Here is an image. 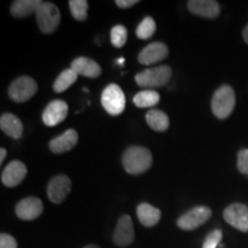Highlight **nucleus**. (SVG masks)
Masks as SVG:
<instances>
[{"label": "nucleus", "mask_w": 248, "mask_h": 248, "mask_svg": "<svg viewBox=\"0 0 248 248\" xmlns=\"http://www.w3.org/2000/svg\"><path fill=\"white\" fill-rule=\"evenodd\" d=\"M0 128L2 132L13 139H20L23 135V124L14 114H2L0 117Z\"/></svg>", "instance_id": "nucleus-18"}, {"label": "nucleus", "mask_w": 248, "mask_h": 248, "mask_svg": "<svg viewBox=\"0 0 248 248\" xmlns=\"http://www.w3.org/2000/svg\"><path fill=\"white\" fill-rule=\"evenodd\" d=\"M0 248H17V243L11 234L1 233L0 234Z\"/></svg>", "instance_id": "nucleus-29"}, {"label": "nucleus", "mask_w": 248, "mask_h": 248, "mask_svg": "<svg viewBox=\"0 0 248 248\" xmlns=\"http://www.w3.org/2000/svg\"><path fill=\"white\" fill-rule=\"evenodd\" d=\"M235 106V94L229 85H222L214 93L212 99V110L217 119H228Z\"/></svg>", "instance_id": "nucleus-2"}, {"label": "nucleus", "mask_w": 248, "mask_h": 248, "mask_svg": "<svg viewBox=\"0 0 248 248\" xmlns=\"http://www.w3.org/2000/svg\"><path fill=\"white\" fill-rule=\"evenodd\" d=\"M135 240V229L132 219L129 215L121 216L117 221L115 231H114L113 241L119 247H126Z\"/></svg>", "instance_id": "nucleus-12"}, {"label": "nucleus", "mask_w": 248, "mask_h": 248, "mask_svg": "<svg viewBox=\"0 0 248 248\" xmlns=\"http://www.w3.org/2000/svg\"><path fill=\"white\" fill-rule=\"evenodd\" d=\"M83 248H100L98 246V245H93V244H90V245H86L85 247H83Z\"/></svg>", "instance_id": "nucleus-33"}, {"label": "nucleus", "mask_w": 248, "mask_h": 248, "mask_svg": "<svg viewBox=\"0 0 248 248\" xmlns=\"http://www.w3.org/2000/svg\"><path fill=\"white\" fill-rule=\"evenodd\" d=\"M237 167L238 170L244 175L248 176V150H240L237 156Z\"/></svg>", "instance_id": "nucleus-28"}, {"label": "nucleus", "mask_w": 248, "mask_h": 248, "mask_svg": "<svg viewBox=\"0 0 248 248\" xmlns=\"http://www.w3.org/2000/svg\"><path fill=\"white\" fill-rule=\"evenodd\" d=\"M160 94L154 90H144L133 97V104L139 108L153 107L159 104Z\"/></svg>", "instance_id": "nucleus-22"}, {"label": "nucleus", "mask_w": 248, "mask_h": 248, "mask_svg": "<svg viewBox=\"0 0 248 248\" xmlns=\"http://www.w3.org/2000/svg\"><path fill=\"white\" fill-rule=\"evenodd\" d=\"M78 142V133L76 130L69 129L66 132L62 133L59 137H55L49 141L48 147L51 152L55 154H62L66 152L73 150Z\"/></svg>", "instance_id": "nucleus-16"}, {"label": "nucleus", "mask_w": 248, "mask_h": 248, "mask_svg": "<svg viewBox=\"0 0 248 248\" xmlns=\"http://www.w3.org/2000/svg\"><path fill=\"white\" fill-rule=\"evenodd\" d=\"M223 217L234 229L241 232L248 231V207L243 203H232L223 212Z\"/></svg>", "instance_id": "nucleus-8"}, {"label": "nucleus", "mask_w": 248, "mask_h": 248, "mask_svg": "<svg viewBox=\"0 0 248 248\" xmlns=\"http://www.w3.org/2000/svg\"><path fill=\"white\" fill-rule=\"evenodd\" d=\"M27 176L26 164L18 160L9 162L1 172V183L6 187H15L23 182Z\"/></svg>", "instance_id": "nucleus-13"}, {"label": "nucleus", "mask_w": 248, "mask_h": 248, "mask_svg": "<svg viewBox=\"0 0 248 248\" xmlns=\"http://www.w3.org/2000/svg\"><path fill=\"white\" fill-rule=\"evenodd\" d=\"M69 8L73 17L77 21H85L88 18L89 4L86 0H70Z\"/></svg>", "instance_id": "nucleus-25"}, {"label": "nucleus", "mask_w": 248, "mask_h": 248, "mask_svg": "<svg viewBox=\"0 0 248 248\" xmlns=\"http://www.w3.org/2000/svg\"><path fill=\"white\" fill-rule=\"evenodd\" d=\"M146 122L154 131L163 132L169 126V117L160 109H151L146 114Z\"/></svg>", "instance_id": "nucleus-21"}, {"label": "nucleus", "mask_w": 248, "mask_h": 248, "mask_svg": "<svg viewBox=\"0 0 248 248\" xmlns=\"http://www.w3.org/2000/svg\"><path fill=\"white\" fill-rule=\"evenodd\" d=\"M187 8L192 14L206 18H215L221 13L219 4L214 0H191Z\"/></svg>", "instance_id": "nucleus-15"}, {"label": "nucleus", "mask_w": 248, "mask_h": 248, "mask_svg": "<svg viewBox=\"0 0 248 248\" xmlns=\"http://www.w3.org/2000/svg\"><path fill=\"white\" fill-rule=\"evenodd\" d=\"M125 95L116 84H109L101 94V105L109 115L117 116L125 109Z\"/></svg>", "instance_id": "nucleus-5"}, {"label": "nucleus", "mask_w": 248, "mask_h": 248, "mask_svg": "<svg viewBox=\"0 0 248 248\" xmlns=\"http://www.w3.org/2000/svg\"><path fill=\"white\" fill-rule=\"evenodd\" d=\"M155 30H156V24H155L154 18L151 16H146L139 23L137 30H136V35H137L139 39L146 40L150 39L154 35Z\"/></svg>", "instance_id": "nucleus-24"}, {"label": "nucleus", "mask_w": 248, "mask_h": 248, "mask_svg": "<svg viewBox=\"0 0 248 248\" xmlns=\"http://www.w3.org/2000/svg\"><path fill=\"white\" fill-rule=\"evenodd\" d=\"M68 115V105L63 100H53L43 111V122L47 126H55L64 121Z\"/></svg>", "instance_id": "nucleus-14"}, {"label": "nucleus", "mask_w": 248, "mask_h": 248, "mask_svg": "<svg viewBox=\"0 0 248 248\" xmlns=\"http://www.w3.org/2000/svg\"><path fill=\"white\" fill-rule=\"evenodd\" d=\"M77 77H78V75H77V74L73 69H71V68L63 70L60 75L58 76V78L55 79V82L53 84L54 92L61 93V92L66 91V90L69 89L70 86L76 82Z\"/></svg>", "instance_id": "nucleus-23"}, {"label": "nucleus", "mask_w": 248, "mask_h": 248, "mask_svg": "<svg viewBox=\"0 0 248 248\" xmlns=\"http://www.w3.org/2000/svg\"><path fill=\"white\" fill-rule=\"evenodd\" d=\"M126 39H128V30L122 24H117V26L113 27L110 31L111 44L117 48H121L125 45Z\"/></svg>", "instance_id": "nucleus-26"}, {"label": "nucleus", "mask_w": 248, "mask_h": 248, "mask_svg": "<svg viewBox=\"0 0 248 248\" xmlns=\"http://www.w3.org/2000/svg\"><path fill=\"white\" fill-rule=\"evenodd\" d=\"M6 155H7V152H6L5 148H1V150H0V163L4 162Z\"/></svg>", "instance_id": "nucleus-31"}, {"label": "nucleus", "mask_w": 248, "mask_h": 248, "mask_svg": "<svg viewBox=\"0 0 248 248\" xmlns=\"http://www.w3.org/2000/svg\"><path fill=\"white\" fill-rule=\"evenodd\" d=\"M137 216L139 222L146 228L156 225L161 218V212L150 203L142 202L137 207Z\"/></svg>", "instance_id": "nucleus-19"}, {"label": "nucleus", "mask_w": 248, "mask_h": 248, "mask_svg": "<svg viewBox=\"0 0 248 248\" xmlns=\"http://www.w3.org/2000/svg\"><path fill=\"white\" fill-rule=\"evenodd\" d=\"M71 181L66 175H58L49 181L47 185V197L53 203L63 202L70 193Z\"/></svg>", "instance_id": "nucleus-9"}, {"label": "nucleus", "mask_w": 248, "mask_h": 248, "mask_svg": "<svg viewBox=\"0 0 248 248\" xmlns=\"http://www.w3.org/2000/svg\"><path fill=\"white\" fill-rule=\"evenodd\" d=\"M223 233L221 230L216 229V230H213L207 234V237L204 238L202 248H217L221 245Z\"/></svg>", "instance_id": "nucleus-27"}, {"label": "nucleus", "mask_w": 248, "mask_h": 248, "mask_svg": "<svg viewBox=\"0 0 248 248\" xmlns=\"http://www.w3.org/2000/svg\"><path fill=\"white\" fill-rule=\"evenodd\" d=\"M36 18L39 30L43 33L49 35L58 29L59 24H60L61 14L57 5H54L53 2L43 1L36 13Z\"/></svg>", "instance_id": "nucleus-3"}, {"label": "nucleus", "mask_w": 248, "mask_h": 248, "mask_svg": "<svg viewBox=\"0 0 248 248\" xmlns=\"http://www.w3.org/2000/svg\"><path fill=\"white\" fill-rule=\"evenodd\" d=\"M169 49L168 46L161 42H155L148 44L144 47L138 55L139 63L144 66H151V64L157 63L168 57Z\"/></svg>", "instance_id": "nucleus-11"}, {"label": "nucleus", "mask_w": 248, "mask_h": 248, "mask_svg": "<svg viewBox=\"0 0 248 248\" xmlns=\"http://www.w3.org/2000/svg\"><path fill=\"white\" fill-rule=\"evenodd\" d=\"M44 206L42 200L36 197H28L26 199L18 201L15 207V213L18 218L23 221H33L42 215Z\"/></svg>", "instance_id": "nucleus-10"}, {"label": "nucleus", "mask_w": 248, "mask_h": 248, "mask_svg": "<svg viewBox=\"0 0 248 248\" xmlns=\"http://www.w3.org/2000/svg\"><path fill=\"white\" fill-rule=\"evenodd\" d=\"M243 38H244L245 42H246L248 44V24L246 27H245V29L243 31Z\"/></svg>", "instance_id": "nucleus-32"}, {"label": "nucleus", "mask_w": 248, "mask_h": 248, "mask_svg": "<svg viewBox=\"0 0 248 248\" xmlns=\"http://www.w3.org/2000/svg\"><path fill=\"white\" fill-rule=\"evenodd\" d=\"M138 0H116L115 4L117 5V7L120 8H130L132 6L137 5L138 4Z\"/></svg>", "instance_id": "nucleus-30"}, {"label": "nucleus", "mask_w": 248, "mask_h": 248, "mask_svg": "<svg viewBox=\"0 0 248 248\" xmlns=\"http://www.w3.org/2000/svg\"><path fill=\"white\" fill-rule=\"evenodd\" d=\"M153 163L150 150L142 146H131L123 153V168L130 175H140L146 172Z\"/></svg>", "instance_id": "nucleus-1"}, {"label": "nucleus", "mask_w": 248, "mask_h": 248, "mask_svg": "<svg viewBox=\"0 0 248 248\" xmlns=\"http://www.w3.org/2000/svg\"><path fill=\"white\" fill-rule=\"evenodd\" d=\"M42 2L40 0H16L11 6V14L17 18L28 17L37 13Z\"/></svg>", "instance_id": "nucleus-20"}, {"label": "nucleus", "mask_w": 248, "mask_h": 248, "mask_svg": "<svg viewBox=\"0 0 248 248\" xmlns=\"http://www.w3.org/2000/svg\"><path fill=\"white\" fill-rule=\"evenodd\" d=\"M212 217V210L209 207L198 206L183 214L177 219L178 228L185 231H192L204 224Z\"/></svg>", "instance_id": "nucleus-7"}, {"label": "nucleus", "mask_w": 248, "mask_h": 248, "mask_svg": "<svg viewBox=\"0 0 248 248\" xmlns=\"http://www.w3.org/2000/svg\"><path fill=\"white\" fill-rule=\"evenodd\" d=\"M71 69L77 75L88 77V78H97L101 75V67L92 59L79 57L71 62Z\"/></svg>", "instance_id": "nucleus-17"}, {"label": "nucleus", "mask_w": 248, "mask_h": 248, "mask_svg": "<svg viewBox=\"0 0 248 248\" xmlns=\"http://www.w3.org/2000/svg\"><path fill=\"white\" fill-rule=\"evenodd\" d=\"M117 63H119V64H123V63H124V59H123V58L119 59V61H117Z\"/></svg>", "instance_id": "nucleus-34"}, {"label": "nucleus", "mask_w": 248, "mask_h": 248, "mask_svg": "<svg viewBox=\"0 0 248 248\" xmlns=\"http://www.w3.org/2000/svg\"><path fill=\"white\" fill-rule=\"evenodd\" d=\"M38 85L36 80L29 76L18 77L11 83L8 88V95L15 102H26L37 93Z\"/></svg>", "instance_id": "nucleus-6"}, {"label": "nucleus", "mask_w": 248, "mask_h": 248, "mask_svg": "<svg viewBox=\"0 0 248 248\" xmlns=\"http://www.w3.org/2000/svg\"><path fill=\"white\" fill-rule=\"evenodd\" d=\"M171 74V68L169 66H161L140 71L135 78L136 83L141 88H160L169 82Z\"/></svg>", "instance_id": "nucleus-4"}]
</instances>
